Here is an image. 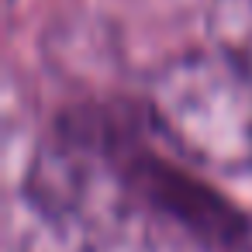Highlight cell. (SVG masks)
Segmentation results:
<instances>
[{"mask_svg":"<svg viewBox=\"0 0 252 252\" xmlns=\"http://www.w3.org/2000/svg\"><path fill=\"white\" fill-rule=\"evenodd\" d=\"M245 249L252 252V214H249V235H245Z\"/></svg>","mask_w":252,"mask_h":252,"instance_id":"4","label":"cell"},{"mask_svg":"<svg viewBox=\"0 0 252 252\" xmlns=\"http://www.w3.org/2000/svg\"><path fill=\"white\" fill-rule=\"evenodd\" d=\"M152 128L190 162L252 173V73L221 49L159 63L145 80Z\"/></svg>","mask_w":252,"mask_h":252,"instance_id":"2","label":"cell"},{"mask_svg":"<svg viewBox=\"0 0 252 252\" xmlns=\"http://www.w3.org/2000/svg\"><path fill=\"white\" fill-rule=\"evenodd\" d=\"M207 35L214 49L228 52L252 73V0H211Z\"/></svg>","mask_w":252,"mask_h":252,"instance_id":"3","label":"cell"},{"mask_svg":"<svg viewBox=\"0 0 252 252\" xmlns=\"http://www.w3.org/2000/svg\"><path fill=\"white\" fill-rule=\"evenodd\" d=\"M138 135L114 111L80 107L38 142L11 218V252H97L135 211L128 159Z\"/></svg>","mask_w":252,"mask_h":252,"instance_id":"1","label":"cell"}]
</instances>
